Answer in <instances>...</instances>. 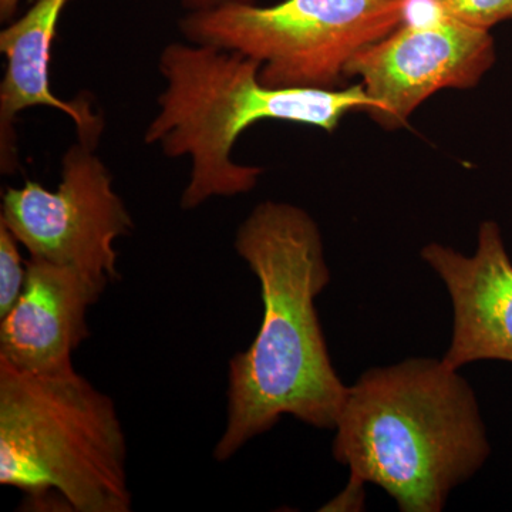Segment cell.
Returning <instances> with one entry per match:
<instances>
[{"label": "cell", "instance_id": "4", "mask_svg": "<svg viewBox=\"0 0 512 512\" xmlns=\"http://www.w3.org/2000/svg\"><path fill=\"white\" fill-rule=\"evenodd\" d=\"M126 461L110 396L74 369L37 375L0 360V484L39 510L130 512Z\"/></svg>", "mask_w": 512, "mask_h": 512}, {"label": "cell", "instance_id": "10", "mask_svg": "<svg viewBox=\"0 0 512 512\" xmlns=\"http://www.w3.org/2000/svg\"><path fill=\"white\" fill-rule=\"evenodd\" d=\"M67 0H35L25 15L0 33V52L6 57L0 84V151L2 171L16 168V134L13 121L22 111L50 107L67 114L80 140L99 143L103 120L93 113L89 100L59 99L50 87V63L57 23Z\"/></svg>", "mask_w": 512, "mask_h": 512}, {"label": "cell", "instance_id": "2", "mask_svg": "<svg viewBox=\"0 0 512 512\" xmlns=\"http://www.w3.org/2000/svg\"><path fill=\"white\" fill-rule=\"evenodd\" d=\"M335 430L333 456L350 478L325 510L359 505L363 485L375 484L400 511L440 512L490 454L476 394L443 359L367 370L349 386Z\"/></svg>", "mask_w": 512, "mask_h": 512}, {"label": "cell", "instance_id": "5", "mask_svg": "<svg viewBox=\"0 0 512 512\" xmlns=\"http://www.w3.org/2000/svg\"><path fill=\"white\" fill-rule=\"evenodd\" d=\"M416 0H282L190 12L180 20L185 39L261 63L259 80L274 89L339 90L349 63L389 36Z\"/></svg>", "mask_w": 512, "mask_h": 512}, {"label": "cell", "instance_id": "3", "mask_svg": "<svg viewBox=\"0 0 512 512\" xmlns=\"http://www.w3.org/2000/svg\"><path fill=\"white\" fill-rule=\"evenodd\" d=\"M164 92L144 141L171 158L190 157L181 208L195 210L215 197L247 194L262 168L231 154L239 136L264 120L289 121L332 133L350 111L372 106L362 84L339 90L274 89L259 80L261 63L232 50L171 43L161 52Z\"/></svg>", "mask_w": 512, "mask_h": 512}, {"label": "cell", "instance_id": "7", "mask_svg": "<svg viewBox=\"0 0 512 512\" xmlns=\"http://www.w3.org/2000/svg\"><path fill=\"white\" fill-rule=\"evenodd\" d=\"M495 63L490 30L433 13L406 22L367 46L346 74L360 77L372 106L370 119L384 130L407 126L413 111L443 89H471Z\"/></svg>", "mask_w": 512, "mask_h": 512}, {"label": "cell", "instance_id": "6", "mask_svg": "<svg viewBox=\"0 0 512 512\" xmlns=\"http://www.w3.org/2000/svg\"><path fill=\"white\" fill-rule=\"evenodd\" d=\"M96 147L79 138L64 153L55 191L29 180L8 188L0 222L30 258L73 266L110 284L120 278L114 242L130 235L134 224Z\"/></svg>", "mask_w": 512, "mask_h": 512}, {"label": "cell", "instance_id": "9", "mask_svg": "<svg viewBox=\"0 0 512 512\" xmlns=\"http://www.w3.org/2000/svg\"><path fill=\"white\" fill-rule=\"evenodd\" d=\"M421 258L440 276L453 305L444 362L457 370L480 360L512 363V262L497 222L481 224L474 255L429 244Z\"/></svg>", "mask_w": 512, "mask_h": 512}, {"label": "cell", "instance_id": "12", "mask_svg": "<svg viewBox=\"0 0 512 512\" xmlns=\"http://www.w3.org/2000/svg\"><path fill=\"white\" fill-rule=\"evenodd\" d=\"M26 281V269L23 268L19 252V241L0 222V319L18 303Z\"/></svg>", "mask_w": 512, "mask_h": 512}, {"label": "cell", "instance_id": "8", "mask_svg": "<svg viewBox=\"0 0 512 512\" xmlns=\"http://www.w3.org/2000/svg\"><path fill=\"white\" fill-rule=\"evenodd\" d=\"M107 282L73 266L30 258L18 303L0 319V360L37 375L74 369V350L89 338L87 312Z\"/></svg>", "mask_w": 512, "mask_h": 512}, {"label": "cell", "instance_id": "13", "mask_svg": "<svg viewBox=\"0 0 512 512\" xmlns=\"http://www.w3.org/2000/svg\"><path fill=\"white\" fill-rule=\"evenodd\" d=\"M239 3H255V0H181V5L190 12H204L222 8V6L239 5Z\"/></svg>", "mask_w": 512, "mask_h": 512}, {"label": "cell", "instance_id": "14", "mask_svg": "<svg viewBox=\"0 0 512 512\" xmlns=\"http://www.w3.org/2000/svg\"><path fill=\"white\" fill-rule=\"evenodd\" d=\"M20 0H0V19L9 22L18 10Z\"/></svg>", "mask_w": 512, "mask_h": 512}, {"label": "cell", "instance_id": "1", "mask_svg": "<svg viewBox=\"0 0 512 512\" xmlns=\"http://www.w3.org/2000/svg\"><path fill=\"white\" fill-rule=\"evenodd\" d=\"M234 248L261 285L264 315L251 346L229 360L227 426L214 448L220 463L284 416L335 429L349 390L316 311L330 272L311 215L286 202H261L238 228Z\"/></svg>", "mask_w": 512, "mask_h": 512}, {"label": "cell", "instance_id": "11", "mask_svg": "<svg viewBox=\"0 0 512 512\" xmlns=\"http://www.w3.org/2000/svg\"><path fill=\"white\" fill-rule=\"evenodd\" d=\"M433 13L490 30L512 20V0H429Z\"/></svg>", "mask_w": 512, "mask_h": 512}]
</instances>
